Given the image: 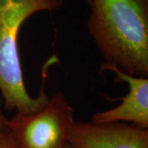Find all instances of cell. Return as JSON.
I'll use <instances>...</instances> for the list:
<instances>
[{"mask_svg":"<svg viewBox=\"0 0 148 148\" xmlns=\"http://www.w3.org/2000/svg\"><path fill=\"white\" fill-rule=\"evenodd\" d=\"M87 1V28L103 64L148 77V0Z\"/></svg>","mask_w":148,"mask_h":148,"instance_id":"cell-1","label":"cell"},{"mask_svg":"<svg viewBox=\"0 0 148 148\" xmlns=\"http://www.w3.org/2000/svg\"><path fill=\"white\" fill-rule=\"evenodd\" d=\"M63 0H0V91L8 110L32 114L47 105L49 97L29 95L21 69L18 35L30 16L42 11H55Z\"/></svg>","mask_w":148,"mask_h":148,"instance_id":"cell-2","label":"cell"},{"mask_svg":"<svg viewBox=\"0 0 148 148\" xmlns=\"http://www.w3.org/2000/svg\"><path fill=\"white\" fill-rule=\"evenodd\" d=\"M75 121L73 109L62 92L49 98L41 110L32 114L16 113L8 127L17 148H63Z\"/></svg>","mask_w":148,"mask_h":148,"instance_id":"cell-3","label":"cell"},{"mask_svg":"<svg viewBox=\"0 0 148 148\" xmlns=\"http://www.w3.org/2000/svg\"><path fill=\"white\" fill-rule=\"evenodd\" d=\"M68 142L73 148H148V129L123 122L74 121Z\"/></svg>","mask_w":148,"mask_h":148,"instance_id":"cell-4","label":"cell"},{"mask_svg":"<svg viewBox=\"0 0 148 148\" xmlns=\"http://www.w3.org/2000/svg\"><path fill=\"white\" fill-rule=\"evenodd\" d=\"M101 71L115 74L119 82H127L129 91L122 98L119 106L108 110L95 113L91 122L95 123L123 122L142 128H148V77H136L122 72L114 66L101 64Z\"/></svg>","mask_w":148,"mask_h":148,"instance_id":"cell-5","label":"cell"},{"mask_svg":"<svg viewBox=\"0 0 148 148\" xmlns=\"http://www.w3.org/2000/svg\"><path fill=\"white\" fill-rule=\"evenodd\" d=\"M0 148H17L16 142L10 132L3 133L0 136Z\"/></svg>","mask_w":148,"mask_h":148,"instance_id":"cell-6","label":"cell"},{"mask_svg":"<svg viewBox=\"0 0 148 148\" xmlns=\"http://www.w3.org/2000/svg\"><path fill=\"white\" fill-rule=\"evenodd\" d=\"M8 131H9L8 119L4 116V114H3V112L0 109V136Z\"/></svg>","mask_w":148,"mask_h":148,"instance_id":"cell-7","label":"cell"},{"mask_svg":"<svg viewBox=\"0 0 148 148\" xmlns=\"http://www.w3.org/2000/svg\"><path fill=\"white\" fill-rule=\"evenodd\" d=\"M63 148H73V147H72V146H71L69 143H67V144H66V145H65V146H64Z\"/></svg>","mask_w":148,"mask_h":148,"instance_id":"cell-8","label":"cell"}]
</instances>
